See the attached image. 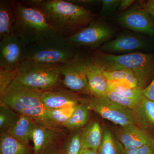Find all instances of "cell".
<instances>
[{
	"label": "cell",
	"mask_w": 154,
	"mask_h": 154,
	"mask_svg": "<svg viewBox=\"0 0 154 154\" xmlns=\"http://www.w3.org/2000/svg\"><path fill=\"white\" fill-rule=\"evenodd\" d=\"M28 7L37 8L57 36L68 38L88 26L95 15L68 0H28L19 1Z\"/></svg>",
	"instance_id": "1"
},
{
	"label": "cell",
	"mask_w": 154,
	"mask_h": 154,
	"mask_svg": "<svg viewBox=\"0 0 154 154\" xmlns=\"http://www.w3.org/2000/svg\"><path fill=\"white\" fill-rule=\"evenodd\" d=\"M14 7L16 22L13 33L27 45L57 35L37 8L24 5L17 1H14Z\"/></svg>",
	"instance_id": "2"
},
{
	"label": "cell",
	"mask_w": 154,
	"mask_h": 154,
	"mask_svg": "<svg viewBox=\"0 0 154 154\" xmlns=\"http://www.w3.org/2000/svg\"><path fill=\"white\" fill-rule=\"evenodd\" d=\"M92 58L94 63L106 71H131L136 75L144 88L154 67L153 56L143 53L115 55L96 49L92 53Z\"/></svg>",
	"instance_id": "3"
},
{
	"label": "cell",
	"mask_w": 154,
	"mask_h": 154,
	"mask_svg": "<svg viewBox=\"0 0 154 154\" xmlns=\"http://www.w3.org/2000/svg\"><path fill=\"white\" fill-rule=\"evenodd\" d=\"M16 73L15 80L35 91L43 92L61 88L62 86V77L57 65L25 60L18 66Z\"/></svg>",
	"instance_id": "4"
},
{
	"label": "cell",
	"mask_w": 154,
	"mask_h": 154,
	"mask_svg": "<svg viewBox=\"0 0 154 154\" xmlns=\"http://www.w3.org/2000/svg\"><path fill=\"white\" fill-rule=\"evenodd\" d=\"M77 51V48L67 38L56 35L28 45L25 60L58 65L69 60Z\"/></svg>",
	"instance_id": "5"
},
{
	"label": "cell",
	"mask_w": 154,
	"mask_h": 154,
	"mask_svg": "<svg viewBox=\"0 0 154 154\" xmlns=\"http://www.w3.org/2000/svg\"><path fill=\"white\" fill-rule=\"evenodd\" d=\"M92 60V58H86L77 51L68 61L57 65L58 71L62 77V86L75 94L91 95L86 68Z\"/></svg>",
	"instance_id": "6"
},
{
	"label": "cell",
	"mask_w": 154,
	"mask_h": 154,
	"mask_svg": "<svg viewBox=\"0 0 154 154\" xmlns=\"http://www.w3.org/2000/svg\"><path fill=\"white\" fill-rule=\"evenodd\" d=\"M80 102L87 105L90 110L98 113L102 118L122 127L136 125L132 109L110 100L107 96L81 98Z\"/></svg>",
	"instance_id": "7"
},
{
	"label": "cell",
	"mask_w": 154,
	"mask_h": 154,
	"mask_svg": "<svg viewBox=\"0 0 154 154\" xmlns=\"http://www.w3.org/2000/svg\"><path fill=\"white\" fill-rule=\"evenodd\" d=\"M42 92L27 88L15 79L0 98V104L21 114L24 110L44 105Z\"/></svg>",
	"instance_id": "8"
},
{
	"label": "cell",
	"mask_w": 154,
	"mask_h": 154,
	"mask_svg": "<svg viewBox=\"0 0 154 154\" xmlns=\"http://www.w3.org/2000/svg\"><path fill=\"white\" fill-rule=\"evenodd\" d=\"M114 33L109 26L94 20L88 26L67 39L76 48L85 46L96 49L108 42Z\"/></svg>",
	"instance_id": "9"
},
{
	"label": "cell",
	"mask_w": 154,
	"mask_h": 154,
	"mask_svg": "<svg viewBox=\"0 0 154 154\" xmlns=\"http://www.w3.org/2000/svg\"><path fill=\"white\" fill-rule=\"evenodd\" d=\"M0 39V68L15 71L25 60L27 45L14 33Z\"/></svg>",
	"instance_id": "10"
},
{
	"label": "cell",
	"mask_w": 154,
	"mask_h": 154,
	"mask_svg": "<svg viewBox=\"0 0 154 154\" xmlns=\"http://www.w3.org/2000/svg\"><path fill=\"white\" fill-rule=\"evenodd\" d=\"M117 20L122 26L129 30L151 36L154 34L153 19L142 6H134Z\"/></svg>",
	"instance_id": "11"
},
{
	"label": "cell",
	"mask_w": 154,
	"mask_h": 154,
	"mask_svg": "<svg viewBox=\"0 0 154 154\" xmlns=\"http://www.w3.org/2000/svg\"><path fill=\"white\" fill-rule=\"evenodd\" d=\"M77 95L66 88H57L42 92V100L47 109H57L79 104L81 98Z\"/></svg>",
	"instance_id": "12"
},
{
	"label": "cell",
	"mask_w": 154,
	"mask_h": 154,
	"mask_svg": "<svg viewBox=\"0 0 154 154\" xmlns=\"http://www.w3.org/2000/svg\"><path fill=\"white\" fill-rule=\"evenodd\" d=\"M118 140L125 149L152 145L153 138L145 130L136 125L122 126L117 134Z\"/></svg>",
	"instance_id": "13"
},
{
	"label": "cell",
	"mask_w": 154,
	"mask_h": 154,
	"mask_svg": "<svg viewBox=\"0 0 154 154\" xmlns=\"http://www.w3.org/2000/svg\"><path fill=\"white\" fill-rule=\"evenodd\" d=\"M60 131L34 123L31 133L33 143L34 154H42L52 147L60 137Z\"/></svg>",
	"instance_id": "14"
},
{
	"label": "cell",
	"mask_w": 154,
	"mask_h": 154,
	"mask_svg": "<svg viewBox=\"0 0 154 154\" xmlns=\"http://www.w3.org/2000/svg\"><path fill=\"white\" fill-rule=\"evenodd\" d=\"M145 42L140 37L131 34H122L107 42L99 50L105 53L130 52L143 48Z\"/></svg>",
	"instance_id": "15"
},
{
	"label": "cell",
	"mask_w": 154,
	"mask_h": 154,
	"mask_svg": "<svg viewBox=\"0 0 154 154\" xmlns=\"http://www.w3.org/2000/svg\"><path fill=\"white\" fill-rule=\"evenodd\" d=\"M86 74L91 95L102 97L110 91L109 82L104 75V70L93 60L87 65Z\"/></svg>",
	"instance_id": "16"
},
{
	"label": "cell",
	"mask_w": 154,
	"mask_h": 154,
	"mask_svg": "<svg viewBox=\"0 0 154 154\" xmlns=\"http://www.w3.org/2000/svg\"><path fill=\"white\" fill-rule=\"evenodd\" d=\"M136 125L142 129H154V102L144 96L137 107L132 110Z\"/></svg>",
	"instance_id": "17"
},
{
	"label": "cell",
	"mask_w": 154,
	"mask_h": 154,
	"mask_svg": "<svg viewBox=\"0 0 154 154\" xmlns=\"http://www.w3.org/2000/svg\"><path fill=\"white\" fill-rule=\"evenodd\" d=\"M102 137L103 131L99 122H91L81 131L82 149L98 151L102 143Z\"/></svg>",
	"instance_id": "18"
},
{
	"label": "cell",
	"mask_w": 154,
	"mask_h": 154,
	"mask_svg": "<svg viewBox=\"0 0 154 154\" xmlns=\"http://www.w3.org/2000/svg\"><path fill=\"white\" fill-rule=\"evenodd\" d=\"M34 123L28 116L20 114L18 119L5 132L23 143L29 145Z\"/></svg>",
	"instance_id": "19"
},
{
	"label": "cell",
	"mask_w": 154,
	"mask_h": 154,
	"mask_svg": "<svg viewBox=\"0 0 154 154\" xmlns=\"http://www.w3.org/2000/svg\"><path fill=\"white\" fill-rule=\"evenodd\" d=\"M14 0L0 1V39L13 33L16 22Z\"/></svg>",
	"instance_id": "20"
},
{
	"label": "cell",
	"mask_w": 154,
	"mask_h": 154,
	"mask_svg": "<svg viewBox=\"0 0 154 154\" xmlns=\"http://www.w3.org/2000/svg\"><path fill=\"white\" fill-rule=\"evenodd\" d=\"M1 154H30L29 145L23 143L7 132L1 133Z\"/></svg>",
	"instance_id": "21"
},
{
	"label": "cell",
	"mask_w": 154,
	"mask_h": 154,
	"mask_svg": "<svg viewBox=\"0 0 154 154\" xmlns=\"http://www.w3.org/2000/svg\"><path fill=\"white\" fill-rule=\"evenodd\" d=\"M90 110L87 105L80 103L72 115L62 126L74 130L82 128L86 125L89 121Z\"/></svg>",
	"instance_id": "22"
},
{
	"label": "cell",
	"mask_w": 154,
	"mask_h": 154,
	"mask_svg": "<svg viewBox=\"0 0 154 154\" xmlns=\"http://www.w3.org/2000/svg\"><path fill=\"white\" fill-rule=\"evenodd\" d=\"M124 148L121 143L114 137L110 130L104 129L99 154H124Z\"/></svg>",
	"instance_id": "23"
},
{
	"label": "cell",
	"mask_w": 154,
	"mask_h": 154,
	"mask_svg": "<svg viewBox=\"0 0 154 154\" xmlns=\"http://www.w3.org/2000/svg\"><path fill=\"white\" fill-rule=\"evenodd\" d=\"M104 73L109 82H122L133 87H140L144 89L136 75L129 70L121 69L113 71L104 70Z\"/></svg>",
	"instance_id": "24"
},
{
	"label": "cell",
	"mask_w": 154,
	"mask_h": 154,
	"mask_svg": "<svg viewBox=\"0 0 154 154\" xmlns=\"http://www.w3.org/2000/svg\"><path fill=\"white\" fill-rule=\"evenodd\" d=\"M109 82L110 90H113L121 96L135 100H141L144 97L143 89L138 87H133L120 82Z\"/></svg>",
	"instance_id": "25"
},
{
	"label": "cell",
	"mask_w": 154,
	"mask_h": 154,
	"mask_svg": "<svg viewBox=\"0 0 154 154\" xmlns=\"http://www.w3.org/2000/svg\"><path fill=\"white\" fill-rule=\"evenodd\" d=\"M79 105L57 109H47L48 115L54 123L57 125H62L70 118Z\"/></svg>",
	"instance_id": "26"
},
{
	"label": "cell",
	"mask_w": 154,
	"mask_h": 154,
	"mask_svg": "<svg viewBox=\"0 0 154 154\" xmlns=\"http://www.w3.org/2000/svg\"><path fill=\"white\" fill-rule=\"evenodd\" d=\"M0 131L5 132L19 118V113L4 104H0Z\"/></svg>",
	"instance_id": "27"
},
{
	"label": "cell",
	"mask_w": 154,
	"mask_h": 154,
	"mask_svg": "<svg viewBox=\"0 0 154 154\" xmlns=\"http://www.w3.org/2000/svg\"><path fill=\"white\" fill-rule=\"evenodd\" d=\"M82 149L81 131H77L67 137L63 146V154H80Z\"/></svg>",
	"instance_id": "28"
},
{
	"label": "cell",
	"mask_w": 154,
	"mask_h": 154,
	"mask_svg": "<svg viewBox=\"0 0 154 154\" xmlns=\"http://www.w3.org/2000/svg\"><path fill=\"white\" fill-rule=\"evenodd\" d=\"M105 96L110 100L114 101L122 105L128 107L133 110L137 107L141 100H135L129 99L124 96H121L117 92L113 90L110 89V91L105 94Z\"/></svg>",
	"instance_id": "29"
},
{
	"label": "cell",
	"mask_w": 154,
	"mask_h": 154,
	"mask_svg": "<svg viewBox=\"0 0 154 154\" xmlns=\"http://www.w3.org/2000/svg\"><path fill=\"white\" fill-rule=\"evenodd\" d=\"M16 71L6 70L0 68V98L16 78Z\"/></svg>",
	"instance_id": "30"
},
{
	"label": "cell",
	"mask_w": 154,
	"mask_h": 154,
	"mask_svg": "<svg viewBox=\"0 0 154 154\" xmlns=\"http://www.w3.org/2000/svg\"><path fill=\"white\" fill-rule=\"evenodd\" d=\"M121 0H103L101 15L105 16L114 12L119 7Z\"/></svg>",
	"instance_id": "31"
},
{
	"label": "cell",
	"mask_w": 154,
	"mask_h": 154,
	"mask_svg": "<svg viewBox=\"0 0 154 154\" xmlns=\"http://www.w3.org/2000/svg\"><path fill=\"white\" fill-rule=\"evenodd\" d=\"M124 154H154L152 145H146L139 147L124 149Z\"/></svg>",
	"instance_id": "32"
},
{
	"label": "cell",
	"mask_w": 154,
	"mask_h": 154,
	"mask_svg": "<svg viewBox=\"0 0 154 154\" xmlns=\"http://www.w3.org/2000/svg\"><path fill=\"white\" fill-rule=\"evenodd\" d=\"M143 96L154 102V78L149 85L143 90Z\"/></svg>",
	"instance_id": "33"
},
{
	"label": "cell",
	"mask_w": 154,
	"mask_h": 154,
	"mask_svg": "<svg viewBox=\"0 0 154 154\" xmlns=\"http://www.w3.org/2000/svg\"><path fill=\"white\" fill-rule=\"evenodd\" d=\"M73 4L85 8L84 6H91L99 2V1L96 0H68Z\"/></svg>",
	"instance_id": "34"
},
{
	"label": "cell",
	"mask_w": 154,
	"mask_h": 154,
	"mask_svg": "<svg viewBox=\"0 0 154 154\" xmlns=\"http://www.w3.org/2000/svg\"><path fill=\"white\" fill-rule=\"evenodd\" d=\"M142 7L151 16L154 21V0L147 1Z\"/></svg>",
	"instance_id": "35"
},
{
	"label": "cell",
	"mask_w": 154,
	"mask_h": 154,
	"mask_svg": "<svg viewBox=\"0 0 154 154\" xmlns=\"http://www.w3.org/2000/svg\"><path fill=\"white\" fill-rule=\"evenodd\" d=\"M133 0H121L119 7V10L120 11H124L131 5L134 2Z\"/></svg>",
	"instance_id": "36"
},
{
	"label": "cell",
	"mask_w": 154,
	"mask_h": 154,
	"mask_svg": "<svg viewBox=\"0 0 154 154\" xmlns=\"http://www.w3.org/2000/svg\"><path fill=\"white\" fill-rule=\"evenodd\" d=\"M81 152L82 154H99L98 151L89 149H82Z\"/></svg>",
	"instance_id": "37"
},
{
	"label": "cell",
	"mask_w": 154,
	"mask_h": 154,
	"mask_svg": "<svg viewBox=\"0 0 154 154\" xmlns=\"http://www.w3.org/2000/svg\"><path fill=\"white\" fill-rule=\"evenodd\" d=\"M52 147L50 148L48 150L45 152L43 153L42 154H58L57 152H56L54 150L53 151V150L51 149Z\"/></svg>",
	"instance_id": "38"
},
{
	"label": "cell",
	"mask_w": 154,
	"mask_h": 154,
	"mask_svg": "<svg viewBox=\"0 0 154 154\" xmlns=\"http://www.w3.org/2000/svg\"><path fill=\"white\" fill-rule=\"evenodd\" d=\"M152 146L154 148V139H153V140L152 141Z\"/></svg>",
	"instance_id": "39"
},
{
	"label": "cell",
	"mask_w": 154,
	"mask_h": 154,
	"mask_svg": "<svg viewBox=\"0 0 154 154\" xmlns=\"http://www.w3.org/2000/svg\"><path fill=\"white\" fill-rule=\"evenodd\" d=\"M80 154H82V152H81V153H80Z\"/></svg>",
	"instance_id": "40"
}]
</instances>
